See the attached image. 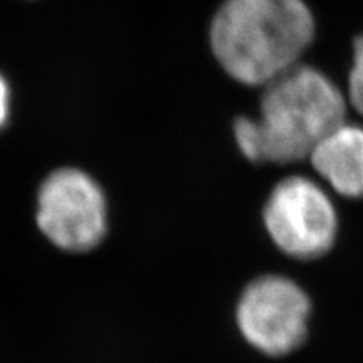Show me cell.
<instances>
[{
	"label": "cell",
	"mask_w": 363,
	"mask_h": 363,
	"mask_svg": "<svg viewBox=\"0 0 363 363\" xmlns=\"http://www.w3.org/2000/svg\"><path fill=\"white\" fill-rule=\"evenodd\" d=\"M315 30L305 0H224L211 21L208 43L227 76L262 88L303 62Z\"/></svg>",
	"instance_id": "cell-2"
},
{
	"label": "cell",
	"mask_w": 363,
	"mask_h": 363,
	"mask_svg": "<svg viewBox=\"0 0 363 363\" xmlns=\"http://www.w3.org/2000/svg\"><path fill=\"white\" fill-rule=\"evenodd\" d=\"M350 118L343 88L318 67L299 62L259 89L257 115L233 123L235 147L257 167L308 165L323 136Z\"/></svg>",
	"instance_id": "cell-1"
},
{
	"label": "cell",
	"mask_w": 363,
	"mask_h": 363,
	"mask_svg": "<svg viewBox=\"0 0 363 363\" xmlns=\"http://www.w3.org/2000/svg\"><path fill=\"white\" fill-rule=\"evenodd\" d=\"M311 303L294 281L262 276L240 294L235 323L252 348L269 357H284L306 340Z\"/></svg>",
	"instance_id": "cell-5"
},
{
	"label": "cell",
	"mask_w": 363,
	"mask_h": 363,
	"mask_svg": "<svg viewBox=\"0 0 363 363\" xmlns=\"http://www.w3.org/2000/svg\"><path fill=\"white\" fill-rule=\"evenodd\" d=\"M12 115V88L6 76L0 72V130L9 123Z\"/></svg>",
	"instance_id": "cell-8"
},
{
	"label": "cell",
	"mask_w": 363,
	"mask_h": 363,
	"mask_svg": "<svg viewBox=\"0 0 363 363\" xmlns=\"http://www.w3.org/2000/svg\"><path fill=\"white\" fill-rule=\"evenodd\" d=\"M35 222L44 238L61 251H93L108 234V199L88 172L65 167L40 184Z\"/></svg>",
	"instance_id": "cell-4"
},
{
	"label": "cell",
	"mask_w": 363,
	"mask_h": 363,
	"mask_svg": "<svg viewBox=\"0 0 363 363\" xmlns=\"http://www.w3.org/2000/svg\"><path fill=\"white\" fill-rule=\"evenodd\" d=\"M308 167L345 199H363V123L348 118L318 142Z\"/></svg>",
	"instance_id": "cell-6"
},
{
	"label": "cell",
	"mask_w": 363,
	"mask_h": 363,
	"mask_svg": "<svg viewBox=\"0 0 363 363\" xmlns=\"http://www.w3.org/2000/svg\"><path fill=\"white\" fill-rule=\"evenodd\" d=\"M262 220L272 242L294 259H318L337 240L333 201L315 179L299 172H289L272 185Z\"/></svg>",
	"instance_id": "cell-3"
},
{
	"label": "cell",
	"mask_w": 363,
	"mask_h": 363,
	"mask_svg": "<svg viewBox=\"0 0 363 363\" xmlns=\"http://www.w3.org/2000/svg\"><path fill=\"white\" fill-rule=\"evenodd\" d=\"M345 96L350 108V116L363 123V33L353 39L352 65L345 84Z\"/></svg>",
	"instance_id": "cell-7"
}]
</instances>
